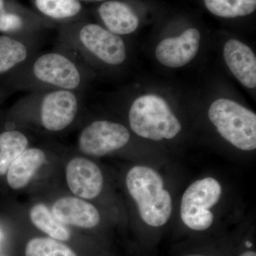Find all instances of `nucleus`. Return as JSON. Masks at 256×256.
I'll return each mask as SVG.
<instances>
[{
  "label": "nucleus",
  "instance_id": "a211bd4d",
  "mask_svg": "<svg viewBox=\"0 0 256 256\" xmlns=\"http://www.w3.org/2000/svg\"><path fill=\"white\" fill-rule=\"evenodd\" d=\"M212 14L224 18L246 16L256 10V0H204Z\"/></svg>",
  "mask_w": 256,
  "mask_h": 256
},
{
  "label": "nucleus",
  "instance_id": "0eeeda50",
  "mask_svg": "<svg viewBox=\"0 0 256 256\" xmlns=\"http://www.w3.org/2000/svg\"><path fill=\"white\" fill-rule=\"evenodd\" d=\"M36 101L42 127L58 132L68 127L78 114L79 100L76 92L62 89L36 90L31 94Z\"/></svg>",
  "mask_w": 256,
  "mask_h": 256
},
{
  "label": "nucleus",
  "instance_id": "4be33fe9",
  "mask_svg": "<svg viewBox=\"0 0 256 256\" xmlns=\"http://www.w3.org/2000/svg\"><path fill=\"white\" fill-rule=\"evenodd\" d=\"M240 256H256V252H244Z\"/></svg>",
  "mask_w": 256,
  "mask_h": 256
},
{
  "label": "nucleus",
  "instance_id": "20e7f679",
  "mask_svg": "<svg viewBox=\"0 0 256 256\" xmlns=\"http://www.w3.org/2000/svg\"><path fill=\"white\" fill-rule=\"evenodd\" d=\"M208 118L226 140L239 150L256 148V114L228 99H218L212 104Z\"/></svg>",
  "mask_w": 256,
  "mask_h": 256
},
{
  "label": "nucleus",
  "instance_id": "412c9836",
  "mask_svg": "<svg viewBox=\"0 0 256 256\" xmlns=\"http://www.w3.org/2000/svg\"><path fill=\"white\" fill-rule=\"evenodd\" d=\"M25 28L24 21L20 15L8 12L4 8L0 9V32L18 33Z\"/></svg>",
  "mask_w": 256,
  "mask_h": 256
},
{
  "label": "nucleus",
  "instance_id": "7ed1b4c3",
  "mask_svg": "<svg viewBox=\"0 0 256 256\" xmlns=\"http://www.w3.org/2000/svg\"><path fill=\"white\" fill-rule=\"evenodd\" d=\"M131 129L138 136L152 140L172 139L181 131L180 121L160 96H141L129 111Z\"/></svg>",
  "mask_w": 256,
  "mask_h": 256
},
{
  "label": "nucleus",
  "instance_id": "1a4fd4ad",
  "mask_svg": "<svg viewBox=\"0 0 256 256\" xmlns=\"http://www.w3.org/2000/svg\"><path fill=\"white\" fill-rule=\"evenodd\" d=\"M200 40V32L194 28H188L180 36L165 38L156 47V58L166 66H183L196 56Z\"/></svg>",
  "mask_w": 256,
  "mask_h": 256
},
{
  "label": "nucleus",
  "instance_id": "f8f14e48",
  "mask_svg": "<svg viewBox=\"0 0 256 256\" xmlns=\"http://www.w3.org/2000/svg\"><path fill=\"white\" fill-rule=\"evenodd\" d=\"M224 56L230 72L242 85L256 86V58L252 48L237 40H230L224 48Z\"/></svg>",
  "mask_w": 256,
  "mask_h": 256
},
{
  "label": "nucleus",
  "instance_id": "6e6552de",
  "mask_svg": "<svg viewBox=\"0 0 256 256\" xmlns=\"http://www.w3.org/2000/svg\"><path fill=\"white\" fill-rule=\"evenodd\" d=\"M130 134L122 124L97 120L80 133L78 146L88 156H102L120 149L129 142Z\"/></svg>",
  "mask_w": 256,
  "mask_h": 256
},
{
  "label": "nucleus",
  "instance_id": "4468645a",
  "mask_svg": "<svg viewBox=\"0 0 256 256\" xmlns=\"http://www.w3.org/2000/svg\"><path fill=\"white\" fill-rule=\"evenodd\" d=\"M46 160L44 152L38 148H30L23 152L10 166L8 182L13 190L24 188L42 168Z\"/></svg>",
  "mask_w": 256,
  "mask_h": 256
},
{
  "label": "nucleus",
  "instance_id": "5701e85b",
  "mask_svg": "<svg viewBox=\"0 0 256 256\" xmlns=\"http://www.w3.org/2000/svg\"><path fill=\"white\" fill-rule=\"evenodd\" d=\"M4 6V0H0V9L3 8Z\"/></svg>",
  "mask_w": 256,
  "mask_h": 256
},
{
  "label": "nucleus",
  "instance_id": "9b49d317",
  "mask_svg": "<svg viewBox=\"0 0 256 256\" xmlns=\"http://www.w3.org/2000/svg\"><path fill=\"white\" fill-rule=\"evenodd\" d=\"M52 214L64 225L92 228L100 222L98 210L92 204L73 196L60 198L52 206Z\"/></svg>",
  "mask_w": 256,
  "mask_h": 256
},
{
  "label": "nucleus",
  "instance_id": "b1692460",
  "mask_svg": "<svg viewBox=\"0 0 256 256\" xmlns=\"http://www.w3.org/2000/svg\"><path fill=\"white\" fill-rule=\"evenodd\" d=\"M246 246L248 248H250L252 246V242H246Z\"/></svg>",
  "mask_w": 256,
  "mask_h": 256
},
{
  "label": "nucleus",
  "instance_id": "f03ea898",
  "mask_svg": "<svg viewBox=\"0 0 256 256\" xmlns=\"http://www.w3.org/2000/svg\"><path fill=\"white\" fill-rule=\"evenodd\" d=\"M82 82V67L62 52L42 54L23 69L24 86L34 87L36 90L62 89L76 92Z\"/></svg>",
  "mask_w": 256,
  "mask_h": 256
},
{
  "label": "nucleus",
  "instance_id": "6ab92c4d",
  "mask_svg": "<svg viewBox=\"0 0 256 256\" xmlns=\"http://www.w3.org/2000/svg\"><path fill=\"white\" fill-rule=\"evenodd\" d=\"M35 4L42 14L54 20L74 18L82 8L78 0H35Z\"/></svg>",
  "mask_w": 256,
  "mask_h": 256
},
{
  "label": "nucleus",
  "instance_id": "39448f33",
  "mask_svg": "<svg viewBox=\"0 0 256 256\" xmlns=\"http://www.w3.org/2000/svg\"><path fill=\"white\" fill-rule=\"evenodd\" d=\"M62 40L66 46L76 50L82 56H90L108 65H120L127 57L122 38L95 24L84 25L74 35Z\"/></svg>",
  "mask_w": 256,
  "mask_h": 256
},
{
  "label": "nucleus",
  "instance_id": "f3484780",
  "mask_svg": "<svg viewBox=\"0 0 256 256\" xmlns=\"http://www.w3.org/2000/svg\"><path fill=\"white\" fill-rule=\"evenodd\" d=\"M30 218L37 228L48 234L52 238L58 240H67L70 238V233L68 229L58 222L43 204H38L32 207L30 210Z\"/></svg>",
  "mask_w": 256,
  "mask_h": 256
},
{
  "label": "nucleus",
  "instance_id": "aec40b11",
  "mask_svg": "<svg viewBox=\"0 0 256 256\" xmlns=\"http://www.w3.org/2000/svg\"><path fill=\"white\" fill-rule=\"evenodd\" d=\"M26 256H77L67 246L52 238H35L28 242Z\"/></svg>",
  "mask_w": 256,
  "mask_h": 256
},
{
  "label": "nucleus",
  "instance_id": "bb28decb",
  "mask_svg": "<svg viewBox=\"0 0 256 256\" xmlns=\"http://www.w3.org/2000/svg\"><path fill=\"white\" fill-rule=\"evenodd\" d=\"M0 238H1V234H0Z\"/></svg>",
  "mask_w": 256,
  "mask_h": 256
},
{
  "label": "nucleus",
  "instance_id": "9d476101",
  "mask_svg": "<svg viewBox=\"0 0 256 256\" xmlns=\"http://www.w3.org/2000/svg\"><path fill=\"white\" fill-rule=\"evenodd\" d=\"M66 180L74 194L86 200L98 196L104 186V176L100 168L82 158H74L69 162L66 166Z\"/></svg>",
  "mask_w": 256,
  "mask_h": 256
},
{
  "label": "nucleus",
  "instance_id": "f257e3e1",
  "mask_svg": "<svg viewBox=\"0 0 256 256\" xmlns=\"http://www.w3.org/2000/svg\"><path fill=\"white\" fill-rule=\"evenodd\" d=\"M126 185L137 204L141 218L148 225L162 226L169 220L172 200L156 171L148 166H134L128 173Z\"/></svg>",
  "mask_w": 256,
  "mask_h": 256
},
{
  "label": "nucleus",
  "instance_id": "dca6fc26",
  "mask_svg": "<svg viewBox=\"0 0 256 256\" xmlns=\"http://www.w3.org/2000/svg\"><path fill=\"white\" fill-rule=\"evenodd\" d=\"M28 144V138L18 130L5 131L0 134V176L8 172Z\"/></svg>",
  "mask_w": 256,
  "mask_h": 256
},
{
  "label": "nucleus",
  "instance_id": "ddd939ff",
  "mask_svg": "<svg viewBox=\"0 0 256 256\" xmlns=\"http://www.w3.org/2000/svg\"><path fill=\"white\" fill-rule=\"evenodd\" d=\"M98 12L108 30L118 36L130 34L139 26L137 14L121 2H106L100 5Z\"/></svg>",
  "mask_w": 256,
  "mask_h": 256
},
{
  "label": "nucleus",
  "instance_id": "a878e982",
  "mask_svg": "<svg viewBox=\"0 0 256 256\" xmlns=\"http://www.w3.org/2000/svg\"><path fill=\"white\" fill-rule=\"evenodd\" d=\"M90 1H102V0H90Z\"/></svg>",
  "mask_w": 256,
  "mask_h": 256
},
{
  "label": "nucleus",
  "instance_id": "2eb2a0df",
  "mask_svg": "<svg viewBox=\"0 0 256 256\" xmlns=\"http://www.w3.org/2000/svg\"><path fill=\"white\" fill-rule=\"evenodd\" d=\"M30 55L31 48L24 38L0 36V74L26 63Z\"/></svg>",
  "mask_w": 256,
  "mask_h": 256
},
{
  "label": "nucleus",
  "instance_id": "393cba45",
  "mask_svg": "<svg viewBox=\"0 0 256 256\" xmlns=\"http://www.w3.org/2000/svg\"><path fill=\"white\" fill-rule=\"evenodd\" d=\"M200 256V255H190V256Z\"/></svg>",
  "mask_w": 256,
  "mask_h": 256
},
{
  "label": "nucleus",
  "instance_id": "423d86ee",
  "mask_svg": "<svg viewBox=\"0 0 256 256\" xmlns=\"http://www.w3.org/2000/svg\"><path fill=\"white\" fill-rule=\"evenodd\" d=\"M222 186L215 178H206L192 184L182 200V220L188 228L204 230L213 223L214 214L210 210L220 200Z\"/></svg>",
  "mask_w": 256,
  "mask_h": 256
}]
</instances>
